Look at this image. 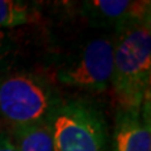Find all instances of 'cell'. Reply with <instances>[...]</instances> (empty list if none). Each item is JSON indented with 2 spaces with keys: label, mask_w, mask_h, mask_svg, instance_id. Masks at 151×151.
Returning a JSON list of instances; mask_svg holds the SVG:
<instances>
[{
  "label": "cell",
  "mask_w": 151,
  "mask_h": 151,
  "mask_svg": "<svg viewBox=\"0 0 151 151\" xmlns=\"http://www.w3.org/2000/svg\"><path fill=\"white\" fill-rule=\"evenodd\" d=\"M9 136L18 151H54L49 121L12 129Z\"/></svg>",
  "instance_id": "obj_7"
},
{
  "label": "cell",
  "mask_w": 151,
  "mask_h": 151,
  "mask_svg": "<svg viewBox=\"0 0 151 151\" xmlns=\"http://www.w3.org/2000/svg\"><path fill=\"white\" fill-rule=\"evenodd\" d=\"M49 125L54 151H108L107 124L102 111L91 101H62Z\"/></svg>",
  "instance_id": "obj_3"
},
{
  "label": "cell",
  "mask_w": 151,
  "mask_h": 151,
  "mask_svg": "<svg viewBox=\"0 0 151 151\" xmlns=\"http://www.w3.org/2000/svg\"><path fill=\"white\" fill-rule=\"evenodd\" d=\"M113 151H151L150 97L140 110L119 108L113 125Z\"/></svg>",
  "instance_id": "obj_6"
},
{
  "label": "cell",
  "mask_w": 151,
  "mask_h": 151,
  "mask_svg": "<svg viewBox=\"0 0 151 151\" xmlns=\"http://www.w3.org/2000/svg\"><path fill=\"white\" fill-rule=\"evenodd\" d=\"M116 34L93 37L65 57L57 79L65 87L87 93H102L110 87Z\"/></svg>",
  "instance_id": "obj_4"
},
{
  "label": "cell",
  "mask_w": 151,
  "mask_h": 151,
  "mask_svg": "<svg viewBox=\"0 0 151 151\" xmlns=\"http://www.w3.org/2000/svg\"><path fill=\"white\" fill-rule=\"evenodd\" d=\"M37 4L23 0H0V30L30 24L39 19Z\"/></svg>",
  "instance_id": "obj_8"
},
{
  "label": "cell",
  "mask_w": 151,
  "mask_h": 151,
  "mask_svg": "<svg viewBox=\"0 0 151 151\" xmlns=\"http://www.w3.org/2000/svg\"><path fill=\"white\" fill-rule=\"evenodd\" d=\"M62 101L42 74L15 70L0 76V120L10 129L49 121Z\"/></svg>",
  "instance_id": "obj_2"
},
{
  "label": "cell",
  "mask_w": 151,
  "mask_h": 151,
  "mask_svg": "<svg viewBox=\"0 0 151 151\" xmlns=\"http://www.w3.org/2000/svg\"><path fill=\"white\" fill-rule=\"evenodd\" d=\"M17 43L10 33L0 30V76L5 73L15 55Z\"/></svg>",
  "instance_id": "obj_9"
},
{
  "label": "cell",
  "mask_w": 151,
  "mask_h": 151,
  "mask_svg": "<svg viewBox=\"0 0 151 151\" xmlns=\"http://www.w3.org/2000/svg\"><path fill=\"white\" fill-rule=\"evenodd\" d=\"M0 151H18L8 134H0Z\"/></svg>",
  "instance_id": "obj_10"
},
{
  "label": "cell",
  "mask_w": 151,
  "mask_h": 151,
  "mask_svg": "<svg viewBox=\"0 0 151 151\" xmlns=\"http://www.w3.org/2000/svg\"><path fill=\"white\" fill-rule=\"evenodd\" d=\"M151 17L127 25L116 34L111 83L119 108L140 110L150 97Z\"/></svg>",
  "instance_id": "obj_1"
},
{
  "label": "cell",
  "mask_w": 151,
  "mask_h": 151,
  "mask_svg": "<svg viewBox=\"0 0 151 151\" xmlns=\"http://www.w3.org/2000/svg\"><path fill=\"white\" fill-rule=\"evenodd\" d=\"M150 1L92 0L81 3V15L88 25L117 34L127 25L150 17Z\"/></svg>",
  "instance_id": "obj_5"
}]
</instances>
